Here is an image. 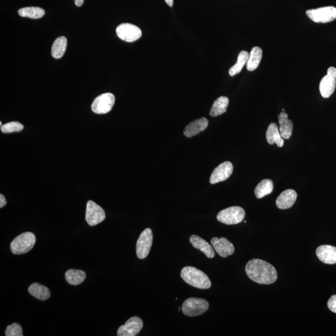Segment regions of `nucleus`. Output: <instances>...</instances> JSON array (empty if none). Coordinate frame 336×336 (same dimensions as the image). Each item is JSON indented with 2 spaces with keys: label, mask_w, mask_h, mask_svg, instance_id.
<instances>
[{
  "label": "nucleus",
  "mask_w": 336,
  "mask_h": 336,
  "mask_svg": "<svg viewBox=\"0 0 336 336\" xmlns=\"http://www.w3.org/2000/svg\"><path fill=\"white\" fill-rule=\"evenodd\" d=\"M306 15L315 23H330L336 19V8L334 6H326L309 9L306 11Z\"/></svg>",
  "instance_id": "obj_6"
},
{
  "label": "nucleus",
  "mask_w": 336,
  "mask_h": 336,
  "mask_svg": "<svg viewBox=\"0 0 336 336\" xmlns=\"http://www.w3.org/2000/svg\"><path fill=\"white\" fill-rule=\"evenodd\" d=\"M336 86V69L330 67L328 69L327 75L321 79L320 84V90L321 96L324 98L330 97L335 92Z\"/></svg>",
  "instance_id": "obj_11"
},
{
  "label": "nucleus",
  "mask_w": 336,
  "mask_h": 336,
  "mask_svg": "<svg viewBox=\"0 0 336 336\" xmlns=\"http://www.w3.org/2000/svg\"><path fill=\"white\" fill-rule=\"evenodd\" d=\"M296 199H297V193L295 190H286L281 192L280 196L276 199V206L280 209H290L295 204Z\"/></svg>",
  "instance_id": "obj_16"
},
{
  "label": "nucleus",
  "mask_w": 336,
  "mask_h": 336,
  "mask_svg": "<svg viewBox=\"0 0 336 336\" xmlns=\"http://www.w3.org/2000/svg\"><path fill=\"white\" fill-rule=\"evenodd\" d=\"M229 103V98L224 96H222L217 98L214 102L213 105L210 111V115L211 117H217V116L226 113Z\"/></svg>",
  "instance_id": "obj_23"
},
{
  "label": "nucleus",
  "mask_w": 336,
  "mask_h": 336,
  "mask_svg": "<svg viewBox=\"0 0 336 336\" xmlns=\"http://www.w3.org/2000/svg\"><path fill=\"white\" fill-rule=\"evenodd\" d=\"M246 217L244 209L239 206H233L222 210L217 214V219L220 222L226 225L241 223Z\"/></svg>",
  "instance_id": "obj_5"
},
{
  "label": "nucleus",
  "mask_w": 336,
  "mask_h": 336,
  "mask_svg": "<svg viewBox=\"0 0 336 336\" xmlns=\"http://www.w3.org/2000/svg\"><path fill=\"white\" fill-rule=\"evenodd\" d=\"M165 1L168 6L170 7L173 6L174 0H165Z\"/></svg>",
  "instance_id": "obj_34"
},
{
  "label": "nucleus",
  "mask_w": 336,
  "mask_h": 336,
  "mask_svg": "<svg viewBox=\"0 0 336 336\" xmlns=\"http://www.w3.org/2000/svg\"><path fill=\"white\" fill-rule=\"evenodd\" d=\"M262 55L263 51L260 48L256 46L252 48L247 63V70L251 72L255 71L260 65Z\"/></svg>",
  "instance_id": "obj_22"
},
{
  "label": "nucleus",
  "mask_w": 336,
  "mask_h": 336,
  "mask_svg": "<svg viewBox=\"0 0 336 336\" xmlns=\"http://www.w3.org/2000/svg\"><path fill=\"white\" fill-rule=\"evenodd\" d=\"M115 101V96L112 93H103L95 98L91 108L93 112L97 114H105L112 109Z\"/></svg>",
  "instance_id": "obj_7"
},
{
  "label": "nucleus",
  "mask_w": 336,
  "mask_h": 336,
  "mask_svg": "<svg viewBox=\"0 0 336 336\" xmlns=\"http://www.w3.org/2000/svg\"><path fill=\"white\" fill-rule=\"evenodd\" d=\"M247 275L254 282L270 285L277 280V271L273 265L260 259H252L246 266Z\"/></svg>",
  "instance_id": "obj_1"
},
{
  "label": "nucleus",
  "mask_w": 336,
  "mask_h": 336,
  "mask_svg": "<svg viewBox=\"0 0 336 336\" xmlns=\"http://www.w3.org/2000/svg\"><path fill=\"white\" fill-rule=\"evenodd\" d=\"M6 336H23V329L18 323H13L6 328Z\"/></svg>",
  "instance_id": "obj_30"
},
{
  "label": "nucleus",
  "mask_w": 336,
  "mask_h": 336,
  "mask_svg": "<svg viewBox=\"0 0 336 336\" xmlns=\"http://www.w3.org/2000/svg\"><path fill=\"white\" fill-rule=\"evenodd\" d=\"M18 14L19 16L23 18L39 19L43 18L45 14V11L39 7H25V8L19 9Z\"/></svg>",
  "instance_id": "obj_26"
},
{
  "label": "nucleus",
  "mask_w": 336,
  "mask_h": 336,
  "mask_svg": "<svg viewBox=\"0 0 336 336\" xmlns=\"http://www.w3.org/2000/svg\"><path fill=\"white\" fill-rule=\"evenodd\" d=\"M116 33L120 39L132 43L137 41L142 35V32L138 26L130 23H122L117 26Z\"/></svg>",
  "instance_id": "obj_8"
},
{
  "label": "nucleus",
  "mask_w": 336,
  "mask_h": 336,
  "mask_svg": "<svg viewBox=\"0 0 336 336\" xmlns=\"http://www.w3.org/2000/svg\"><path fill=\"white\" fill-rule=\"evenodd\" d=\"M209 307V303L204 299L189 298L182 304V311L185 315L194 317L206 313Z\"/></svg>",
  "instance_id": "obj_4"
},
{
  "label": "nucleus",
  "mask_w": 336,
  "mask_h": 336,
  "mask_svg": "<svg viewBox=\"0 0 336 336\" xmlns=\"http://www.w3.org/2000/svg\"><path fill=\"white\" fill-rule=\"evenodd\" d=\"M65 277L68 283L76 286L84 282L86 278V274L83 270L71 269L66 271Z\"/></svg>",
  "instance_id": "obj_25"
},
{
  "label": "nucleus",
  "mask_w": 336,
  "mask_h": 336,
  "mask_svg": "<svg viewBox=\"0 0 336 336\" xmlns=\"http://www.w3.org/2000/svg\"><path fill=\"white\" fill-rule=\"evenodd\" d=\"M316 255L324 263L333 265L336 263V247L330 245L321 246L316 249Z\"/></svg>",
  "instance_id": "obj_15"
},
{
  "label": "nucleus",
  "mask_w": 336,
  "mask_h": 336,
  "mask_svg": "<svg viewBox=\"0 0 336 336\" xmlns=\"http://www.w3.org/2000/svg\"><path fill=\"white\" fill-rule=\"evenodd\" d=\"M266 140L270 145L276 144L278 147H282L284 140L279 131L278 126L275 123H270L266 133Z\"/></svg>",
  "instance_id": "obj_20"
},
{
  "label": "nucleus",
  "mask_w": 336,
  "mask_h": 336,
  "mask_svg": "<svg viewBox=\"0 0 336 336\" xmlns=\"http://www.w3.org/2000/svg\"><path fill=\"white\" fill-rule=\"evenodd\" d=\"M28 291L31 295L41 301L48 300L51 296L49 288L38 283L31 284L29 286Z\"/></svg>",
  "instance_id": "obj_21"
},
{
  "label": "nucleus",
  "mask_w": 336,
  "mask_h": 336,
  "mask_svg": "<svg viewBox=\"0 0 336 336\" xmlns=\"http://www.w3.org/2000/svg\"><path fill=\"white\" fill-rule=\"evenodd\" d=\"M0 125H1V126H2V123H1V122H0Z\"/></svg>",
  "instance_id": "obj_36"
},
{
  "label": "nucleus",
  "mask_w": 336,
  "mask_h": 336,
  "mask_svg": "<svg viewBox=\"0 0 336 336\" xmlns=\"http://www.w3.org/2000/svg\"><path fill=\"white\" fill-rule=\"evenodd\" d=\"M181 277L185 282L195 288L206 290L211 286V281L206 274L193 266H186L182 268Z\"/></svg>",
  "instance_id": "obj_2"
},
{
  "label": "nucleus",
  "mask_w": 336,
  "mask_h": 336,
  "mask_svg": "<svg viewBox=\"0 0 336 336\" xmlns=\"http://www.w3.org/2000/svg\"><path fill=\"white\" fill-rule=\"evenodd\" d=\"M6 203L5 197L3 194H0V208H3L6 206Z\"/></svg>",
  "instance_id": "obj_32"
},
{
  "label": "nucleus",
  "mask_w": 336,
  "mask_h": 336,
  "mask_svg": "<svg viewBox=\"0 0 336 336\" xmlns=\"http://www.w3.org/2000/svg\"><path fill=\"white\" fill-rule=\"evenodd\" d=\"M105 219V212L102 207L98 206L95 202L88 201L85 213V219L87 224L90 226H97L104 221Z\"/></svg>",
  "instance_id": "obj_10"
},
{
  "label": "nucleus",
  "mask_w": 336,
  "mask_h": 336,
  "mask_svg": "<svg viewBox=\"0 0 336 336\" xmlns=\"http://www.w3.org/2000/svg\"><path fill=\"white\" fill-rule=\"evenodd\" d=\"M279 124H280V135L283 139L288 140L292 135L293 123L292 121L288 119L287 113L285 112L280 113L278 115Z\"/></svg>",
  "instance_id": "obj_19"
},
{
  "label": "nucleus",
  "mask_w": 336,
  "mask_h": 336,
  "mask_svg": "<svg viewBox=\"0 0 336 336\" xmlns=\"http://www.w3.org/2000/svg\"><path fill=\"white\" fill-rule=\"evenodd\" d=\"M273 191V181L270 179H263L256 186L255 194L256 198L261 199L270 194Z\"/></svg>",
  "instance_id": "obj_27"
},
{
  "label": "nucleus",
  "mask_w": 336,
  "mask_h": 336,
  "mask_svg": "<svg viewBox=\"0 0 336 336\" xmlns=\"http://www.w3.org/2000/svg\"><path fill=\"white\" fill-rule=\"evenodd\" d=\"M189 241L195 249L201 251L207 258H213L216 255L213 247H212L208 242L202 239L201 237L196 235H192L190 237Z\"/></svg>",
  "instance_id": "obj_17"
},
{
  "label": "nucleus",
  "mask_w": 336,
  "mask_h": 336,
  "mask_svg": "<svg viewBox=\"0 0 336 336\" xmlns=\"http://www.w3.org/2000/svg\"><path fill=\"white\" fill-rule=\"evenodd\" d=\"M36 236L32 232H27L19 235L11 242V251L14 255L28 253L33 249L36 243Z\"/></svg>",
  "instance_id": "obj_3"
},
{
  "label": "nucleus",
  "mask_w": 336,
  "mask_h": 336,
  "mask_svg": "<svg viewBox=\"0 0 336 336\" xmlns=\"http://www.w3.org/2000/svg\"><path fill=\"white\" fill-rule=\"evenodd\" d=\"M329 309L332 312L336 313V295H333L328 302Z\"/></svg>",
  "instance_id": "obj_31"
},
{
  "label": "nucleus",
  "mask_w": 336,
  "mask_h": 336,
  "mask_svg": "<svg viewBox=\"0 0 336 336\" xmlns=\"http://www.w3.org/2000/svg\"><path fill=\"white\" fill-rule=\"evenodd\" d=\"M208 125V120L204 117L194 120L185 128L184 135L187 138L193 137L206 130Z\"/></svg>",
  "instance_id": "obj_18"
},
{
  "label": "nucleus",
  "mask_w": 336,
  "mask_h": 336,
  "mask_svg": "<svg viewBox=\"0 0 336 336\" xmlns=\"http://www.w3.org/2000/svg\"><path fill=\"white\" fill-rule=\"evenodd\" d=\"M24 129V126L18 122H11L1 126V131L4 133L19 132Z\"/></svg>",
  "instance_id": "obj_29"
},
{
  "label": "nucleus",
  "mask_w": 336,
  "mask_h": 336,
  "mask_svg": "<svg viewBox=\"0 0 336 336\" xmlns=\"http://www.w3.org/2000/svg\"><path fill=\"white\" fill-rule=\"evenodd\" d=\"M68 40L66 37L61 36L57 38L52 46L51 54L54 58L60 59L63 58L66 53Z\"/></svg>",
  "instance_id": "obj_24"
},
{
  "label": "nucleus",
  "mask_w": 336,
  "mask_h": 336,
  "mask_svg": "<svg viewBox=\"0 0 336 336\" xmlns=\"http://www.w3.org/2000/svg\"><path fill=\"white\" fill-rule=\"evenodd\" d=\"M234 168L232 163L226 162L221 163L215 169L210 177V183L214 184L226 181L231 176Z\"/></svg>",
  "instance_id": "obj_13"
},
{
  "label": "nucleus",
  "mask_w": 336,
  "mask_h": 336,
  "mask_svg": "<svg viewBox=\"0 0 336 336\" xmlns=\"http://www.w3.org/2000/svg\"><path fill=\"white\" fill-rule=\"evenodd\" d=\"M143 322L142 319L133 316L125 323L124 325L118 328L117 336H137L142 330Z\"/></svg>",
  "instance_id": "obj_12"
},
{
  "label": "nucleus",
  "mask_w": 336,
  "mask_h": 336,
  "mask_svg": "<svg viewBox=\"0 0 336 336\" xmlns=\"http://www.w3.org/2000/svg\"><path fill=\"white\" fill-rule=\"evenodd\" d=\"M152 229L147 228L140 234L137 242V255L138 258L145 259L150 253L153 244Z\"/></svg>",
  "instance_id": "obj_9"
},
{
  "label": "nucleus",
  "mask_w": 336,
  "mask_h": 336,
  "mask_svg": "<svg viewBox=\"0 0 336 336\" xmlns=\"http://www.w3.org/2000/svg\"><path fill=\"white\" fill-rule=\"evenodd\" d=\"M249 56L250 54L246 51H242L239 53L236 64L229 69L230 76L233 77L241 73L244 66L248 62Z\"/></svg>",
  "instance_id": "obj_28"
},
{
  "label": "nucleus",
  "mask_w": 336,
  "mask_h": 336,
  "mask_svg": "<svg viewBox=\"0 0 336 336\" xmlns=\"http://www.w3.org/2000/svg\"><path fill=\"white\" fill-rule=\"evenodd\" d=\"M282 112H285V110L284 108H282Z\"/></svg>",
  "instance_id": "obj_35"
},
{
  "label": "nucleus",
  "mask_w": 336,
  "mask_h": 336,
  "mask_svg": "<svg viewBox=\"0 0 336 336\" xmlns=\"http://www.w3.org/2000/svg\"><path fill=\"white\" fill-rule=\"evenodd\" d=\"M211 244L215 251L222 257L227 258V256L233 255L234 253V245L224 237L221 239L214 237L211 240Z\"/></svg>",
  "instance_id": "obj_14"
},
{
  "label": "nucleus",
  "mask_w": 336,
  "mask_h": 336,
  "mask_svg": "<svg viewBox=\"0 0 336 336\" xmlns=\"http://www.w3.org/2000/svg\"><path fill=\"white\" fill-rule=\"evenodd\" d=\"M77 6H81L84 4V0H74Z\"/></svg>",
  "instance_id": "obj_33"
}]
</instances>
